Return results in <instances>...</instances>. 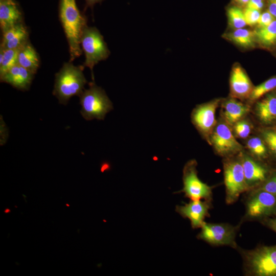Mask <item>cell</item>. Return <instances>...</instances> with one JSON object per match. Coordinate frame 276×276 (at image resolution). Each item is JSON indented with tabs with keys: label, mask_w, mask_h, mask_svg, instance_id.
Wrapping results in <instances>:
<instances>
[{
	"label": "cell",
	"mask_w": 276,
	"mask_h": 276,
	"mask_svg": "<svg viewBox=\"0 0 276 276\" xmlns=\"http://www.w3.org/2000/svg\"><path fill=\"white\" fill-rule=\"evenodd\" d=\"M17 64L34 74L39 67L38 55L29 41L18 50Z\"/></svg>",
	"instance_id": "19"
},
{
	"label": "cell",
	"mask_w": 276,
	"mask_h": 276,
	"mask_svg": "<svg viewBox=\"0 0 276 276\" xmlns=\"http://www.w3.org/2000/svg\"><path fill=\"white\" fill-rule=\"evenodd\" d=\"M104 0H85V9L89 7L93 9L94 6L96 4L101 3Z\"/></svg>",
	"instance_id": "35"
},
{
	"label": "cell",
	"mask_w": 276,
	"mask_h": 276,
	"mask_svg": "<svg viewBox=\"0 0 276 276\" xmlns=\"http://www.w3.org/2000/svg\"><path fill=\"white\" fill-rule=\"evenodd\" d=\"M228 24L233 29L243 28L246 25L243 11L236 6L229 7L227 10Z\"/></svg>",
	"instance_id": "24"
},
{
	"label": "cell",
	"mask_w": 276,
	"mask_h": 276,
	"mask_svg": "<svg viewBox=\"0 0 276 276\" xmlns=\"http://www.w3.org/2000/svg\"><path fill=\"white\" fill-rule=\"evenodd\" d=\"M8 1V0H0V1Z\"/></svg>",
	"instance_id": "38"
},
{
	"label": "cell",
	"mask_w": 276,
	"mask_h": 276,
	"mask_svg": "<svg viewBox=\"0 0 276 276\" xmlns=\"http://www.w3.org/2000/svg\"><path fill=\"white\" fill-rule=\"evenodd\" d=\"M240 160L248 191L257 188L267 179V169L261 163L246 155Z\"/></svg>",
	"instance_id": "13"
},
{
	"label": "cell",
	"mask_w": 276,
	"mask_h": 276,
	"mask_svg": "<svg viewBox=\"0 0 276 276\" xmlns=\"http://www.w3.org/2000/svg\"><path fill=\"white\" fill-rule=\"evenodd\" d=\"M238 227L228 223L204 222L197 237L214 246H228L237 249L236 236Z\"/></svg>",
	"instance_id": "8"
},
{
	"label": "cell",
	"mask_w": 276,
	"mask_h": 276,
	"mask_svg": "<svg viewBox=\"0 0 276 276\" xmlns=\"http://www.w3.org/2000/svg\"><path fill=\"white\" fill-rule=\"evenodd\" d=\"M230 87L233 96L240 99L249 97L253 89L247 75L238 65H236L232 68L230 78Z\"/></svg>",
	"instance_id": "14"
},
{
	"label": "cell",
	"mask_w": 276,
	"mask_h": 276,
	"mask_svg": "<svg viewBox=\"0 0 276 276\" xmlns=\"http://www.w3.org/2000/svg\"><path fill=\"white\" fill-rule=\"evenodd\" d=\"M276 87V77H272L253 88L249 98L256 100Z\"/></svg>",
	"instance_id": "26"
},
{
	"label": "cell",
	"mask_w": 276,
	"mask_h": 276,
	"mask_svg": "<svg viewBox=\"0 0 276 276\" xmlns=\"http://www.w3.org/2000/svg\"><path fill=\"white\" fill-rule=\"evenodd\" d=\"M80 43L85 57L83 66L90 68L94 81V66L100 61L106 59L110 51L102 35L96 27L87 26L84 29Z\"/></svg>",
	"instance_id": "5"
},
{
	"label": "cell",
	"mask_w": 276,
	"mask_h": 276,
	"mask_svg": "<svg viewBox=\"0 0 276 276\" xmlns=\"http://www.w3.org/2000/svg\"><path fill=\"white\" fill-rule=\"evenodd\" d=\"M89 88L84 89L79 96L81 106V114L86 120H103L113 109L112 103L105 91L94 81L89 83Z\"/></svg>",
	"instance_id": "4"
},
{
	"label": "cell",
	"mask_w": 276,
	"mask_h": 276,
	"mask_svg": "<svg viewBox=\"0 0 276 276\" xmlns=\"http://www.w3.org/2000/svg\"><path fill=\"white\" fill-rule=\"evenodd\" d=\"M243 13L247 25L253 26L258 24L261 15L260 11L246 7Z\"/></svg>",
	"instance_id": "29"
},
{
	"label": "cell",
	"mask_w": 276,
	"mask_h": 276,
	"mask_svg": "<svg viewBox=\"0 0 276 276\" xmlns=\"http://www.w3.org/2000/svg\"><path fill=\"white\" fill-rule=\"evenodd\" d=\"M249 191L245 202V219L262 220L276 215V195L258 188Z\"/></svg>",
	"instance_id": "6"
},
{
	"label": "cell",
	"mask_w": 276,
	"mask_h": 276,
	"mask_svg": "<svg viewBox=\"0 0 276 276\" xmlns=\"http://www.w3.org/2000/svg\"><path fill=\"white\" fill-rule=\"evenodd\" d=\"M240 5L244 6L247 5L249 0H234Z\"/></svg>",
	"instance_id": "36"
},
{
	"label": "cell",
	"mask_w": 276,
	"mask_h": 276,
	"mask_svg": "<svg viewBox=\"0 0 276 276\" xmlns=\"http://www.w3.org/2000/svg\"><path fill=\"white\" fill-rule=\"evenodd\" d=\"M219 102L220 100L216 99L197 105L192 112V122L205 138H210L215 127V112Z\"/></svg>",
	"instance_id": "10"
},
{
	"label": "cell",
	"mask_w": 276,
	"mask_h": 276,
	"mask_svg": "<svg viewBox=\"0 0 276 276\" xmlns=\"http://www.w3.org/2000/svg\"><path fill=\"white\" fill-rule=\"evenodd\" d=\"M224 181L226 192L225 201L227 204L234 203L242 193L248 191L240 159L225 162Z\"/></svg>",
	"instance_id": "7"
},
{
	"label": "cell",
	"mask_w": 276,
	"mask_h": 276,
	"mask_svg": "<svg viewBox=\"0 0 276 276\" xmlns=\"http://www.w3.org/2000/svg\"><path fill=\"white\" fill-rule=\"evenodd\" d=\"M256 111L263 123L269 124L276 119V95L270 94L257 103Z\"/></svg>",
	"instance_id": "20"
},
{
	"label": "cell",
	"mask_w": 276,
	"mask_h": 276,
	"mask_svg": "<svg viewBox=\"0 0 276 276\" xmlns=\"http://www.w3.org/2000/svg\"><path fill=\"white\" fill-rule=\"evenodd\" d=\"M267 10L276 19V0H267Z\"/></svg>",
	"instance_id": "34"
},
{
	"label": "cell",
	"mask_w": 276,
	"mask_h": 276,
	"mask_svg": "<svg viewBox=\"0 0 276 276\" xmlns=\"http://www.w3.org/2000/svg\"><path fill=\"white\" fill-rule=\"evenodd\" d=\"M226 39L244 48L254 47L256 42L254 31L240 28L225 34Z\"/></svg>",
	"instance_id": "21"
},
{
	"label": "cell",
	"mask_w": 276,
	"mask_h": 276,
	"mask_svg": "<svg viewBox=\"0 0 276 276\" xmlns=\"http://www.w3.org/2000/svg\"><path fill=\"white\" fill-rule=\"evenodd\" d=\"M234 131L236 136L239 138H246L250 133L251 125L246 120H240L234 125Z\"/></svg>",
	"instance_id": "27"
},
{
	"label": "cell",
	"mask_w": 276,
	"mask_h": 276,
	"mask_svg": "<svg viewBox=\"0 0 276 276\" xmlns=\"http://www.w3.org/2000/svg\"><path fill=\"white\" fill-rule=\"evenodd\" d=\"M262 135L264 142L276 155V128L265 130Z\"/></svg>",
	"instance_id": "28"
},
{
	"label": "cell",
	"mask_w": 276,
	"mask_h": 276,
	"mask_svg": "<svg viewBox=\"0 0 276 276\" xmlns=\"http://www.w3.org/2000/svg\"><path fill=\"white\" fill-rule=\"evenodd\" d=\"M246 6L261 11L264 7V0H249Z\"/></svg>",
	"instance_id": "32"
},
{
	"label": "cell",
	"mask_w": 276,
	"mask_h": 276,
	"mask_svg": "<svg viewBox=\"0 0 276 276\" xmlns=\"http://www.w3.org/2000/svg\"><path fill=\"white\" fill-rule=\"evenodd\" d=\"M18 50L0 48V78L17 64Z\"/></svg>",
	"instance_id": "23"
},
{
	"label": "cell",
	"mask_w": 276,
	"mask_h": 276,
	"mask_svg": "<svg viewBox=\"0 0 276 276\" xmlns=\"http://www.w3.org/2000/svg\"><path fill=\"white\" fill-rule=\"evenodd\" d=\"M254 31L256 41L260 45L270 48L276 44V19L268 26L257 28Z\"/></svg>",
	"instance_id": "22"
},
{
	"label": "cell",
	"mask_w": 276,
	"mask_h": 276,
	"mask_svg": "<svg viewBox=\"0 0 276 276\" xmlns=\"http://www.w3.org/2000/svg\"><path fill=\"white\" fill-rule=\"evenodd\" d=\"M210 139L217 153L222 156L236 153L242 150L227 124L220 123L216 126Z\"/></svg>",
	"instance_id": "11"
},
{
	"label": "cell",
	"mask_w": 276,
	"mask_h": 276,
	"mask_svg": "<svg viewBox=\"0 0 276 276\" xmlns=\"http://www.w3.org/2000/svg\"><path fill=\"white\" fill-rule=\"evenodd\" d=\"M274 19V17L267 10L261 13L257 24L258 28L266 27L270 24Z\"/></svg>",
	"instance_id": "31"
},
{
	"label": "cell",
	"mask_w": 276,
	"mask_h": 276,
	"mask_svg": "<svg viewBox=\"0 0 276 276\" xmlns=\"http://www.w3.org/2000/svg\"><path fill=\"white\" fill-rule=\"evenodd\" d=\"M22 14L15 0L0 1V26L2 32L22 22Z\"/></svg>",
	"instance_id": "17"
},
{
	"label": "cell",
	"mask_w": 276,
	"mask_h": 276,
	"mask_svg": "<svg viewBox=\"0 0 276 276\" xmlns=\"http://www.w3.org/2000/svg\"><path fill=\"white\" fill-rule=\"evenodd\" d=\"M59 16L69 47L70 61L82 53L81 37L87 26L85 16L79 11L76 0H59Z\"/></svg>",
	"instance_id": "1"
},
{
	"label": "cell",
	"mask_w": 276,
	"mask_h": 276,
	"mask_svg": "<svg viewBox=\"0 0 276 276\" xmlns=\"http://www.w3.org/2000/svg\"><path fill=\"white\" fill-rule=\"evenodd\" d=\"M257 188L276 195V174L266 179Z\"/></svg>",
	"instance_id": "30"
},
{
	"label": "cell",
	"mask_w": 276,
	"mask_h": 276,
	"mask_svg": "<svg viewBox=\"0 0 276 276\" xmlns=\"http://www.w3.org/2000/svg\"><path fill=\"white\" fill-rule=\"evenodd\" d=\"M262 221H263L264 224L276 233V216L271 218L268 217L263 219Z\"/></svg>",
	"instance_id": "33"
},
{
	"label": "cell",
	"mask_w": 276,
	"mask_h": 276,
	"mask_svg": "<svg viewBox=\"0 0 276 276\" xmlns=\"http://www.w3.org/2000/svg\"><path fill=\"white\" fill-rule=\"evenodd\" d=\"M197 163L189 161L183 170V188L180 191L192 200H204L211 202L212 188L203 182L197 176Z\"/></svg>",
	"instance_id": "9"
},
{
	"label": "cell",
	"mask_w": 276,
	"mask_h": 276,
	"mask_svg": "<svg viewBox=\"0 0 276 276\" xmlns=\"http://www.w3.org/2000/svg\"><path fill=\"white\" fill-rule=\"evenodd\" d=\"M223 107L224 119L226 124L229 125H234L249 111L248 106L233 98L225 101Z\"/></svg>",
	"instance_id": "18"
},
{
	"label": "cell",
	"mask_w": 276,
	"mask_h": 276,
	"mask_svg": "<svg viewBox=\"0 0 276 276\" xmlns=\"http://www.w3.org/2000/svg\"><path fill=\"white\" fill-rule=\"evenodd\" d=\"M264 142L259 137L254 136L248 140L246 147L253 155L258 158H263L267 154L266 147Z\"/></svg>",
	"instance_id": "25"
},
{
	"label": "cell",
	"mask_w": 276,
	"mask_h": 276,
	"mask_svg": "<svg viewBox=\"0 0 276 276\" xmlns=\"http://www.w3.org/2000/svg\"><path fill=\"white\" fill-rule=\"evenodd\" d=\"M27 28L22 22L3 32L1 48L3 49H18L28 40Z\"/></svg>",
	"instance_id": "15"
},
{
	"label": "cell",
	"mask_w": 276,
	"mask_h": 276,
	"mask_svg": "<svg viewBox=\"0 0 276 276\" xmlns=\"http://www.w3.org/2000/svg\"><path fill=\"white\" fill-rule=\"evenodd\" d=\"M10 212V210L8 209H6L5 210V213H8Z\"/></svg>",
	"instance_id": "37"
},
{
	"label": "cell",
	"mask_w": 276,
	"mask_h": 276,
	"mask_svg": "<svg viewBox=\"0 0 276 276\" xmlns=\"http://www.w3.org/2000/svg\"><path fill=\"white\" fill-rule=\"evenodd\" d=\"M84 67L69 61L56 74L53 94L60 103L66 105L72 97L79 96L84 90L87 81L83 73Z\"/></svg>",
	"instance_id": "2"
},
{
	"label": "cell",
	"mask_w": 276,
	"mask_h": 276,
	"mask_svg": "<svg viewBox=\"0 0 276 276\" xmlns=\"http://www.w3.org/2000/svg\"><path fill=\"white\" fill-rule=\"evenodd\" d=\"M34 73L16 64L0 78L2 82L10 84L22 90L28 89L32 81Z\"/></svg>",
	"instance_id": "16"
},
{
	"label": "cell",
	"mask_w": 276,
	"mask_h": 276,
	"mask_svg": "<svg viewBox=\"0 0 276 276\" xmlns=\"http://www.w3.org/2000/svg\"><path fill=\"white\" fill-rule=\"evenodd\" d=\"M211 202L206 200H192L183 205H177L175 211L183 218H188L194 229L201 228L206 217H209Z\"/></svg>",
	"instance_id": "12"
},
{
	"label": "cell",
	"mask_w": 276,
	"mask_h": 276,
	"mask_svg": "<svg viewBox=\"0 0 276 276\" xmlns=\"http://www.w3.org/2000/svg\"><path fill=\"white\" fill-rule=\"evenodd\" d=\"M240 251L245 275L276 276V245Z\"/></svg>",
	"instance_id": "3"
}]
</instances>
